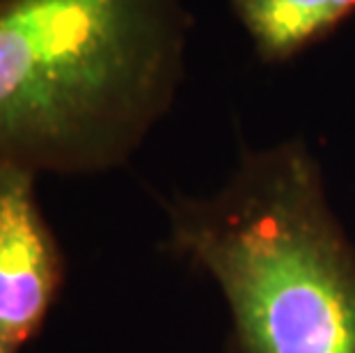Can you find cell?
Here are the masks:
<instances>
[{
	"instance_id": "cell-1",
	"label": "cell",
	"mask_w": 355,
	"mask_h": 353,
	"mask_svg": "<svg viewBox=\"0 0 355 353\" xmlns=\"http://www.w3.org/2000/svg\"><path fill=\"white\" fill-rule=\"evenodd\" d=\"M184 0H0V172L122 168L186 74Z\"/></svg>"
},
{
	"instance_id": "cell-5",
	"label": "cell",
	"mask_w": 355,
	"mask_h": 353,
	"mask_svg": "<svg viewBox=\"0 0 355 353\" xmlns=\"http://www.w3.org/2000/svg\"><path fill=\"white\" fill-rule=\"evenodd\" d=\"M0 353H14V351H10V349H5L3 344H0Z\"/></svg>"
},
{
	"instance_id": "cell-3",
	"label": "cell",
	"mask_w": 355,
	"mask_h": 353,
	"mask_svg": "<svg viewBox=\"0 0 355 353\" xmlns=\"http://www.w3.org/2000/svg\"><path fill=\"white\" fill-rule=\"evenodd\" d=\"M37 175L0 172V344L19 353L64 282V259L37 200Z\"/></svg>"
},
{
	"instance_id": "cell-2",
	"label": "cell",
	"mask_w": 355,
	"mask_h": 353,
	"mask_svg": "<svg viewBox=\"0 0 355 353\" xmlns=\"http://www.w3.org/2000/svg\"><path fill=\"white\" fill-rule=\"evenodd\" d=\"M165 246L214 277L234 353H355V246L303 140L245 152L223 189L172 200Z\"/></svg>"
},
{
	"instance_id": "cell-4",
	"label": "cell",
	"mask_w": 355,
	"mask_h": 353,
	"mask_svg": "<svg viewBox=\"0 0 355 353\" xmlns=\"http://www.w3.org/2000/svg\"><path fill=\"white\" fill-rule=\"evenodd\" d=\"M263 62H284L355 14V0H232Z\"/></svg>"
}]
</instances>
